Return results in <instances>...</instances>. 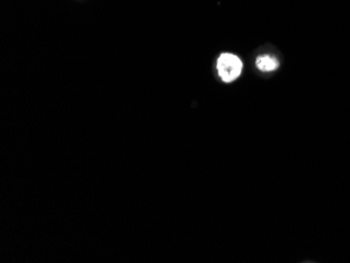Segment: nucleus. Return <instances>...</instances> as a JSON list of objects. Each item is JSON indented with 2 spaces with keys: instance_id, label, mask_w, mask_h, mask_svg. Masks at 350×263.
<instances>
[{
  "instance_id": "f257e3e1",
  "label": "nucleus",
  "mask_w": 350,
  "mask_h": 263,
  "mask_svg": "<svg viewBox=\"0 0 350 263\" xmlns=\"http://www.w3.org/2000/svg\"><path fill=\"white\" fill-rule=\"evenodd\" d=\"M217 70L223 81L230 83L236 80L240 76L242 71V62L237 56L225 52L218 58Z\"/></svg>"
},
{
  "instance_id": "f03ea898",
  "label": "nucleus",
  "mask_w": 350,
  "mask_h": 263,
  "mask_svg": "<svg viewBox=\"0 0 350 263\" xmlns=\"http://www.w3.org/2000/svg\"><path fill=\"white\" fill-rule=\"evenodd\" d=\"M257 67L262 72H273L278 69V61L269 56H261L257 59Z\"/></svg>"
}]
</instances>
